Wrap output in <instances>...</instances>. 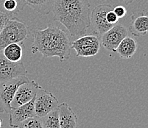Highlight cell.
<instances>
[{"mask_svg": "<svg viewBox=\"0 0 148 128\" xmlns=\"http://www.w3.org/2000/svg\"><path fill=\"white\" fill-rule=\"evenodd\" d=\"M129 29L134 36L141 37L146 35L148 30L147 15L145 12L132 13Z\"/></svg>", "mask_w": 148, "mask_h": 128, "instance_id": "obj_12", "label": "cell"}, {"mask_svg": "<svg viewBox=\"0 0 148 128\" xmlns=\"http://www.w3.org/2000/svg\"><path fill=\"white\" fill-rule=\"evenodd\" d=\"M60 128H77V116L66 102L58 105Z\"/></svg>", "mask_w": 148, "mask_h": 128, "instance_id": "obj_13", "label": "cell"}, {"mask_svg": "<svg viewBox=\"0 0 148 128\" xmlns=\"http://www.w3.org/2000/svg\"><path fill=\"white\" fill-rule=\"evenodd\" d=\"M15 17H16V16H14V15L7 14V13L0 12V33L2 32L3 28L5 27L7 22L10 19L15 18Z\"/></svg>", "mask_w": 148, "mask_h": 128, "instance_id": "obj_20", "label": "cell"}, {"mask_svg": "<svg viewBox=\"0 0 148 128\" xmlns=\"http://www.w3.org/2000/svg\"><path fill=\"white\" fill-rule=\"evenodd\" d=\"M28 36V27L16 17L9 20L0 33V53L11 44H21Z\"/></svg>", "mask_w": 148, "mask_h": 128, "instance_id": "obj_3", "label": "cell"}, {"mask_svg": "<svg viewBox=\"0 0 148 128\" xmlns=\"http://www.w3.org/2000/svg\"><path fill=\"white\" fill-rule=\"evenodd\" d=\"M113 10V7L109 4H102L96 6L91 13V26L93 32L101 36L111 29L113 25H109L106 21V14Z\"/></svg>", "mask_w": 148, "mask_h": 128, "instance_id": "obj_8", "label": "cell"}, {"mask_svg": "<svg viewBox=\"0 0 148 128\" xmlns=\"http://www.w3.org/2000/svg\"><path fill=\"white\" fill-rule=\"evenodd\" d=\"M18 128H43L41 118L37 116L28 118L21 124Z\"/></svg>", "mask_w": 148, "mask_h": 128, "instance_id": "obj_19", "label": "cell"}, {"mask_svg": "<svg viewBox=\"0 0 148 128\" xmlns=\"http://www.w3.org/2000/svg\"><path fill=\"white\" fill-rule=\"evenodd\" d=\"M127 35V28L122 24L117 23L100 36V42L106 50L116 52L118 46Z\"/></svg>", "mask_w": 148, "mask_h": 128, "instance_id": "obj_7", "label": "cell"}, {"mask_svg": "<svg viewBox=\"0 0 148 128\" xmlns=\"http://www.w3.org/2000/svg\"><path fill=\"white\" fill-rule=\"evenodd\" d=\"M29 81L26 76L18 77L8 81L0 83V112L10 114L12 110L10 103L13 101L16 90L21 84Z\"/></svg>", "mask_w": 148, "mask_h": 128, "instance_id": "obj_5", "label": "cell"}, {"mask_svg": "<svg viewBox=\"0 0 148 128\" xmlns=\"http://www.w3.org/2000/svg\"><path fill=\"white\" fill-rule=\"evenodd\" d=\"M118 20H119V18L114 14V13L113 12V10L108 11L107 13V14H106V21H107V22L108 23L109 25L114 26L116 24H117Z\"/></svg>", "mask_w": 148, "mask_h": 128, "instance_id": "obj_22", "label": "cell"}, {"mask_svg": "<svg viewBox=\"0 0 148 128\" xmlns=\"http://www.w3.org/2000/svg\"><path fill=\"white\" fill-rule=\"evenodd\" d=\"M26 5L25 0H0V12L16 16Z\"/></svg>", "mask_w": 148, "mask_h": 128, "instance_id": "obj_15", "label": "cell"}, {"mask_svg": "<svg viewBox=\"0 0 148 128\" xmlns=\"http://www.w3.org/2000/svg\"><path fill=\"white\" fill-rule=\"evenodd\" d=\"M138 44L135 39L127 36L123 39L116 49L122 58L130 59L137 51Z\"/></svg>", "mask_w": 148, "mask_h": 128, "instance_id": "obj_14", "label": "cell"}, {"mask_svg": "<svg viewBox=\"0 0 148 128\" xmlns=\"http://www.w3.org/2000/svg\"><path fill=\"white\" fill-rule=\"evenodd\" d=\"M25 2L37 13L47 15L52 11L55 0H25Z\"/></svg>", "mask_w": 148, "mask_h": 128, "instance_id": "obj_17", "label": "cell"}, {"mask_svg": "<svg viewBox=\"0 0 148 128\" xmlns=\"http://www.w3.org/2000/svg\"><path fill=\"white\" fill-rule=\"evenodd\" d=\"M43 128H60L58 107L41 118Z\"/></svg>", "mask_w": 148, "mask_h": 128, "instance_id": "obj_18", "label": "cell"}, {"mask_svg": "<svg viewBox=\"0 0 148 128\" xmlns=\"http://www.w3.org/2000/svg\"><path fill=\"white\" fill-rule=\"evenodd\" d=\"M2 118H0V128H1V126H2Z\"/></svg>", "mask_w": 148, "mask_h": 128, "instance_id": "obj_24", "label": "cell"}, {"mask_svg": "<svg viewBox=\"0 0 148 128\" xmlns=\"http://www.w3.org/2000/svg\"><path fill=\"white\" fill-rule=\"evenodd\" d=\"M35 97L24 105L13 108L9 116V125L13 128H18L19 125L27 119L36 116L34 107Z\"/></svg>", "mask_w": 148, "mask_h": 128, "instance_id": "obj_11", "label": "cell"}, {"mask_svg": "<svg viewBox=\"0 0 148 128\" xmlns=\"http://www.w3.org/2000/svg\"><path fill=\"white\" fill-rule=\"evenodd\" d=\"M113 12L114 14L117 16V18H122L123 17L125 16V15L127 14V10L124 6L122 5H117L116 6L114 9H113Z\"/></svg>", "mask_w": 148, "mask_h": 128, "instance_id": "obj_21", "label": "cell"}, {"mask_svg": "<svg viewBox=\"0 0 148 128\" xmlns=\"http://www.w3.org/2000/svg\"><path fill=\"white\" fill-rule=\"evenodd\" d=\"M122 1L124 2L125 5H130V4H131L132 2H133V1H134V0H122Z\"/></svg>", "mask_w": 148, "mask_h": 128, "instance_id": "obj_23", "label": "cell"}, {"mask_svg": "<svg viewBox=\"0 0 148 128\" xmlns=\"http://www.w3.org/2000/svg\"><path fill=\"white\" fill-rule=\"evenodd\" d=\"M71 42L65 31L49 25L44 29H36L31 52L41 53L44 57H58L64 62L70 57Z\"/></svg>", "mask_w": 148, "mask_h": 128, "instance_id": "obj_2", "label": "cell"}, {"mask_svg": "<svg viewBox=\"0 0 148 128\" xmlns=\"http://www.w3.org/2000/svg\"><path fill=\"white\" fill-rule=\"evenodd\" d=\"M41 87L37 82L30 80L21 84L17 88L13 101L10 103L12 109L16 108L30 102L36 97L38 88Z\"/></svg>", "mask_w": 148, "mask_h": 128, "instance_id": "obj_10", "label": "cell"}, {"mask_svg": "<svg viewBox=\"0 0 148 128\" xmlns=\"http://www.w3.org/2000/svg\"><path fill=\"white\" fill-rule=\"evenodd\" d=\"M54 19L64 25L70 36H81L91 26V5L88 0H55Z\"/></svg>", "mask_w": 148, "mask_h": 128, "instance_id": "obj_1", "label": "cell"}, {"mask_svg": "<svg viewBox=\"0 0 148 128\" xmlns=\"http://www.w3.org/2000/svg\"><path fill=\"white\" fill-rule=\"evenodd\" d=\"M27 70L21 61L13 63L0 53V83L18 77L26 76Z\"/></svg>", "mask_w": 148, "mask_h": 128, "instance_id": "obj_9", "label": "cell"}, {"mask_svg": "<svg viewBox=\"0 0 148 128\" xmlns=\"http://www.w3.org/2000/svg\"><path fill=\"white\" fill-rule=\"evenodd\" d=\"M59 104L58 99L56 96L50 91L44 89L41 86L35 97L36 116L40 118L45 116L51 111L58 108Z\"/></svg>", "mask_w": 148, "mask_h": 128, "instance_id": "obj_6", "label": "cell"}, {"mask_svg": "<svg viewBox=\"0 0 148 128\" xmlns=\"http://www.w3.org/2000/svg\"><path fill=\"white\" fill-rule=\"evenodd\" d=\"M24 44H11L5 47L2 53L4 57L13 63H18L21 61L23 57Z\"/></svg>", "mask_w": 148, "mask_h": 128, "instance_id": "obj_16", "label": "cell"}, {"mask_svg": "<svg viewBox=\"0 0 148 128\" xmlns=\"http://www.w3.org/2000/svg\"><path fill=\"white\" fill-rule=\"evenodd\" d=\"M100 45V36L95 32H92L79 37L71 43V49L76 52L77 57H88L97 55Z\"/></svg>", "mask_w": 148, "mask_h": 128, "instance_id": "obj_4", "label": "cell"}]
</instances>
